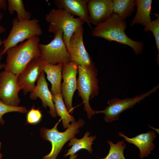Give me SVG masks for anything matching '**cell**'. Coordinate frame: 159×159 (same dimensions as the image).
Returning <instances> with one entry per match:
<instances>
[{
  "label": "cell",
  "mask_w": 159,
  "mask_h": 159,
  "mask_svg": "<svg viewBox=\"0 0 159 159\" xmlns=\"http://www.w3.org/2000/svg\"><path fill=\"white\" fill-rule=\"evenodd\" d=\"M64 9L53 8L45 16L46 21L49 24L48 31L54 34L60 29L63 32V39L67 48L74 33L85 22L81 18H74Z\"/></svg>",
  "instance_id": "obj_5"
},
{
  "label": "cell",
  "mask_w": 159,
  "mask_h": 159,
  "mask_svg": "<svg viewBox=\"0 0 159 159\" xmlns=\"http://www.w3.org/2000/svg\"><path fill=\"white\" fill-rule=\"evenodd\" d=\"M137 10L136 14L130 23L131 26L140 24L145 26L152 21L150 16L152 9V0H136Z\"/></svg>",
  "instance_id": "obj_18"
},
{
  "label": "cell",
  "mask_w": 159,
  "mask_h": 159,
  "mask_svg": "<svg viewBox=\"0 0 159 159\" xmlns=\"http://www.w3.org/2000/svg\"><path fill=\"white\" fill-rule=\"evenodd\" d=\"M3 16V14L2 13L0 14V22L2 19ZM6 31V29L3 26H1L0 24V40H1V39L0 37V34L2 33L5 32Z\"/></svg>",
  "instance_id": "obj_28"
},
{
  "label": "cell",
  "mask_w": 159,
  "mask_h": 159,
  "mask_svg": "<svg viewBox=\"0 0 159 159\" xmlns=\"http://www.w3.org/2000/svg\"><path fill=\"white\" fill-rule=\"evenodd\" d=\"M84 29L80 26L73 34L67 48L70 55V61L85 67L94 64L85 47L83 41Z\"/></svg>",
  "instance_id": "obj_10"
},
{
  "label": "cell",
  "mask_w": 159,
  "mask_h": 159,
  "mask_svg": "<svg viewBox=\"0 0 159 159\" xmlns=\"http://www.w3.org/2000/svg\"><path fill=\"white\" fill-rule=\"evenodd\" d=\"M13 112L26 113L28 112V110L24 106H14L8 105L0 99V123L1 125H4L5 123L2 118L3 116L6 113Z\"/></svg>",
  "instance_id": "obj_25"
},
{
  "label": "cell",
  "mask_w": 159,
  "mask_h": 159,
  "mask_svg": "<svg viewBox=\"0 0 159 159\" xmlns=\"http://www.w3.org/2000/svg\"><path fill=\"white\" fill-rule=\"evenodd\" d=\"M62 120L59 121L51 129L45 127L40 128L41 137L44 140L49 141L52 145L50 152L43 157L42 159H56L64 144L77 134L79 133V128L83 127L85 122L83 120L80 119L77 122H72L67 130L63 132L59 131L57 125Z\"/></svg>",
  "instance_id": "obj_4"
},
{
  "label": "cell",
  "mask_w": 159,
  "mask_h": 159,
  "mask_svg": "<svg viewBox=\"0 0 159 159\" xmlns=\"http://www.w3.org/2000/svg\"><path fill=\"white\" fill-rule=\"evenodd\" d=\"M7 1L6 0H0V14L1 10L5 11L7 9Z\"/></svg>",
  "instance_id": "obj_27"
},
{
  "label": "cell",
  "mask_w": 159,
  "mask_h": 159,
  "mask_svg": "<svg viewBox=\"0 0 159 159\" xmlns=\"http://www.w3.org/2000/svg\"><path fill=\"white\" fill-rule=\"evenodd\" d=\"M42 117V115L39 108L36 109L33 106L27 112L26 117V122L31 125L36 124L40 121Z\"/></svg>",
  "instance_id": "obj_26"
},
{
  "label": "cell",
  "mask_w": 159,
  "mask_h": 159,
  "mask_svg": "<svg viewBox=\"0 0 159 159\" xmlns=\"http://www.w3.org/2000/svg\"><path fill=\"white\" fill-rule=\"evenodd\" d=\"M78 71V64L71 61L63 64L62 70L63 82L61 84V93L67 110L71 115L73 113L72 106L73 96L77 89L76 75Z\"/></svg>",
  "instance_id": "obj_9"
},
{
  "label": "cell",
  "mask_w": 159,
  "mask_h": 159,
  "mask_svg": "<svg viewBox=\"0 0 159 159\" xmlns=\"http://www.w3.org/2000/svg\"><path fill=\"white\" fill-rule=\"evenodd\" d=\"M39 21L35 18L19 21L16 18H15L12 21V26L9 35L3 41L1 54L3 55L9 48L26 39L34 36L41 35L42 30Z\"/></svg>",
  "instance_id": "obj_6"
},
{
  "label": "cell",
  "mask_w": 159,
  "mask_h": 159,
  "mask_svg": "<svg viewBox=\"0 0 159 159\" xmlns=\"http://www.w3.org/2000/svg\"><path fill=\"white\" fill-rule=\"evenodd\" d=\"M52 96L57 115L61 117L64 128H67L70 122H73L76 121V120L68 112L63 101L62 93L55 95L52 94Z\"/></svg>",
  "instance_id": "obj_20"
},
{
  "label": "cell",
  "mask_w": 159,
  "mask_h": 159,
  "mask_svg": "<svg viewBox=\"0 0 159 159\" xmlns=\"http://www.w3.org/2000/svg\"><path fill=\"white\" fill-rule=\"evenodd\" d=\"M135 0H112L113 12L117 14L122 20L131 16L135 11Z\"/></svg>",
  "instance_id": "obj_21"
},
{
  "label": "cell",
  "mask_w": 159,
  "mask_h": 159,
  "mask_svg": "<svg viewBox=\"0 0 159 159\" xmlns=\"http://www.w3.org/2000/svg\"><path fill=\"white\" fill-rule=\"evenodd\" d=\"M159 85L149 91L132 97L121 99L117 97L113 98L108 101V106L105 109L96 111L95 114L103 113L105 115V120L107 122L111 123L118 120L121 113L124 111L132 108L137 103L143 100L145 97L150 96L158 88Z\"/></svg>",
  "instance_id": "obj_8"
},
{
  "label": "cell",
  "mask_w": 159,
  "mask_h": 159,
  "mask_svg": "<svg viewBox=\"0 0 159 159\" xmlns=\"http://www.w3.org/2000/svg\"><path fill=\"white\" fill-rule=\"evenodd\" d=\"M78 77L77 80V89L78 95L83 101L84 110L89 119L95 114L89 103V100L97 95L99 92V80L97 78L98 70L94 64L88 67L78 64Z\"/></svg>",
  "instance_id": "obj_3"
},
{
  "label": "cell",
  "mask_w": 159,
  "mask_h": 159,
  "mask_svg": "<svg viewBox=\"0 0 159 159\" xmlns=\"http://www.w3.org/2000/svg\"><path fill=\"white\" fill-rule=\"evenodd\" d=\"M90 133V132L87 131L85 133L83 137L80 139H78L75 137L71 138L69 140L68 145L72 147L67 151V152L64 155V156L66 157L68 155H74L82 149H86L90 153H92L93 150L92 145L93 143V141L96 138L97 136L96 135L89 136Z\"/></svg>",
  "instance_id": "obj_19"
},
{
  "label": "cell",
  "mask_w": 159,
  "mask_h": 159,
  "mask_svg": "<svg viewBox=\"0 0 159 159\" xmlns=\"http://www.w3.org/2000/svg\"><path fill=\"white\" fill-rule=\"evenodd\" d=\"M19 90L16 76L4 70L0 72V99L3 102L18 106L21 101L18 95Z\"/></svg>",
  "instance_id": "obj_11"
},
{
  "label": "cell",
  "mask_w": 159,
  "mask_h": 159,
  "mask_svg": "<svg viewBox=\"0 0 159 159\" xmlns=\"http://www.w3.org/2000/svg\"><path fill=\"white\" fill-rule=\"evenodd\" d=\"M118 134L123 137L125 140L128 143L133 144L138 148L140 151L139 156L141 158L147 157L155 147L153 142L156 135L152 130L131 138L128 137L121 132H119Z\"/></svg>",
  "instance_id": "obj_16"
},
{
  "label": "cell",
  "mask_w": 159,
  "mask_h": 159,
  "mask_svg": "<svg viewBox=\"0 0 159 159\" xmlns=\"http://www.w3.org/2000/svg\"><path fill=\"white\" fill-rule=\"evenodd\" d=\"M29 97L32 100H36L39 97L41 100L43 107L45 108L47 106L49 108V112L53 118L57 115L52 99V94L48 87L44 70L42 72L37 81V85L33 91L30 93Z\"/></svg>",
  "instance_id": "obj_14"
},
{
  "label": "cell",
  "mask_w": 159,
  "mask_h": 159,
  "mask_svg": "<svg viewBox=\"0 0 159 159\" xmlns=\"http://www.w3.org/2000/svg\"><path fill=\"white\" fill-rule=\"evenodd\" d=\"M1 142H0V150L1 148ZM1 156H2V155H1V154L0 153V159H1Z\"/></svg>",
  "instance_id": "obj_31"
},
{
  "label": "cell",
  "mask_w": 159,
  "mask_h": 159,
  "mask_svg": "<svg viewBox=\"0 0 159 159\" xmlns=\"http://www.w3.org/2000/svg\"><path fill=\"white\" fill-rule=\"evenodd\" d=\"M110 149L107 155L102 159H126L124 157V151L126 145L124 140L119 141L114 144L111 140L107 141Z\"/></svg>",
  "instance_id": "obj_23"
},
{
  "label": "cell",
  "mask_w": 159,
  "mask_h": 159,
  "mask_svg": "<svg viewBox=\"0 0 159 159\" xmlns=\"http://www.w3.org/2000/svg\"><path fill=\"white\" fill-rule=\"evenodd\" d=\"M54 34V39L48 44H39V59L44 63L53 64L69 62L70 55L63 41V31L60 29Z\"/></svg>",
  "instance_id": "obj_7"
},
{
  "label": "cell",
  "mask_w": 159,
  "mask_h": 159,
  "mask_svg": "<svg viewBox=\"0 0 159 159\" xmlns=\"http://www.w3.org/2000/svg\"><path fill=\"white\" fill-rule=\"evenodd\" d=\"M44 64L39 58L31 61L26 67L17 77L20 90L26 95L32 92L36 85L35 82L43 70Z\"/></svg>",
  "instance_id": "obj_12"
},
{
  "label": "cell",
  "mask_w": 159,
  "mask_h": 159,
  "mask_svg": "<svg viewBox=\"0 0 159 159\" xmlns=\"http://www.w3.org/2000/svg\"><path fill=\"white\" fill-rule=\"evenodd\" d=\"M7 7L9 13L14 14L15 11L17 14L16 18L19 21L30 20L31 14L30 12L26 11L24 8V2L22 0H8Z\"/></svg>",
  "instance_id": "obj_22"
},
{
  "label": "cell",
  "mask_w": 159,
  "mask_h": 159,
  "mask_svg": "<svg viewBox=\"0 0 159 159\" xmlns=\"http://www.w3.org/2000/svg\"><path fill=\"white\" fill-rule=\"evenodd\" d=\"M43 70L47 75L48 80L51 83V90L52 95L61 93L62 72L63 64L57 65L44 63Z\"/></svg>",
  "instance_id": "obj_17"
},
{
  "label": "cell",
  "mask_w": 159,
  "mask_h": 159,
  "mask_svg": "<svg viewBox=\"0 0 159 159\" xmlns=\"http://www.w3.org/2000/svg\"><path fill=\"white\" fill-rule=\"evenodd\" d=\"M88 0H54L57 9H64L82 19L92 29L90 21L87 3Z\"/></svg>",
  "instance_id": "obj_15"
},
{
  "label": "cell",
  "mask_w": 159,
  "mask_h": 159,
  "mask_svg": "<svg viewBox=\"0 0 159 159\" xmlns=\"http://www.w3.org/2000/svg\"><path fill=\"white\" fill-rule=\"evenodd\" d=\"M3 44V41L2 40H0V46H1Z\"/></svg>",
  "instance_id": "obj_32"
},
{
  "label": "cell",
  "mask_w": 159,
  "mask_h": 159,
  "mask_svg": "<svg viewBox=\"0 0 159 159\" xmlns=\"http://www.w3.org/2000/svg\"><path fill=\"white\" fill-rule=\"evenodd\" d=\"M87 6L91 24L98 25L113 13L112 0H88Z\"/></svg>",
  "instance_id": "obj_13"
},
{
  "label": "cell",
  "mask_w": 159,
  "mask_h": 159,
  "mask_svg": "<svg viewBox=\"0 0 159 159\" xmlns=\"http://www.w3.org/2000/svg\"><path fill=\"white\" fill-rule=\"evenodd\" d=\"M39 41V36H34L8 49L4 70L18 77L29 63L39 58L40 55L38 47Z\"/></svg>",
  "instance_id": "obj_2"
},
{
  "label": "cell",
  "mask_w": 159,
  "mask_h": 159,
  "mask_svg": "<svg viewBox=\"0 0 159 159\" xmlns=\"http://www.w3.org/2000/svg\"><path fill=\"white\" fill-rule=\"evenodd\" d=\"M3 51V49H0V70L3 68H4L5 66V63H2L1 62V60L3 57V55L1 54V53Z\"/></svg>",
  "instance_id": "obj_29"
},
{
  "label": "cell",
  "mask_w": 159,
  "mask_h": 159,
  "mask_svg": "<svg viewBox=\"0 0 159 159\" xmlns=\"http://www.w3.org/2000/svg\"><path fill=\"white\" fill-rule=\"evenodd\" d=\"M127 27L125 21L113 13L106 21L92 29L91 34L94 37L128 45L133 49L136 55L141 54L143 48V42L135 41L129 38L125 32Z\"/></svg>",
  "instance_id": "obj_1"
},
{
  "label": "cell",
  "mask_w": 159,
  "mask_h": 159,
  "mask_svg": "<svg viewBox=\"0 0 159 159\" xmlns=\"http://www.w3.org/2000/svg\"><path fill=\"white\" fill-rule=\"evenodd\" d=\"M157 19L152 21L151 22L144 26V31L145 32L151 31L154 36L156 42V46L158 51L157 55V62L159 63V13L155 14Z\"/></svg>",
  "instance_id": "obj_24"
},
{
  "label": "cell",
  "mask_w": 159,
  "mask_h": 159,
  "mask_svg": "<svg viewBox=\"0 0 159 159\" xmlns=\"http://www.w3.org/2000/svg\"><path fill=\"white\" fill-rule=\"evenodd\" d=\"M78 156L77 154H75L73 155H70L69 156V159H76Z\"/></svg>",
  "instance_id": "obj_30"
}]
</instances>
